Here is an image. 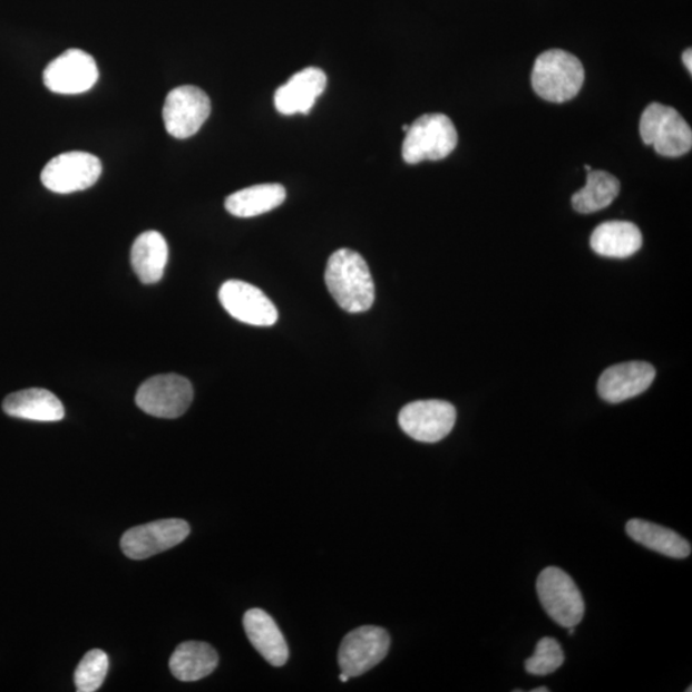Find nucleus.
<instances>
[{"label": "nucleus", "instance_id": "nucleus-14", "mask_svg": "<svg viewBox=\"0 0 692 692\" xmlns=\"http://www.w3.org/2000/svg\"><path fill=\"white\" fill-rule=\"evenodd\" d=\"M655 379V369L646 362H627L610 367L597 382V392L608 403L622 401L643 394Z\"/></svg>", "mask_w": 692, "mask_h": 692}, {"label": "nucleus", "instance_id": "nucleus-29", "mask_svg": "<svg viewBox=\"0 0 692 692\" xmlns=\"http://www.w3.org/2000/svg\"><path fill=\"white\" fill-rule=\"evenodd\" d=\"M408 127H409L408 125H405V126H403V130H405L406 133L408 131Z\"/></svg>", "mask_w": 692, "mask_h": 692}, {"label": "nucleus", "instance_id": "nucleus-16", "mask_svg": "<svg viewBox=\"0 0 692 692\" xmlns=\"http://www.w3.org/2000/svg\"><path fill=\"white\" fill-rule=\"evenodd\" d=\"M244 630L255 651L273 666L289 660V647L276 622L263 610H250L244 615Z\"/></svg>", "mask_w": 692, "mask_h": 692}, {"label": "nucleus", "instance_id": "nucleus-5", "mask_svg": "<svg viewBox=\"0 0 692 692\" xmlns=\"http://www.w3.org/2000/svg\"><path fill=\"white\" fill-rule=\"evenodd\" d=\"M537 595L549 617L564 628L576 627L585 615V602L575 581L561 568H545L537 578Z\"/></svg>", "mask_w": 692, "mask_h": 692}, {"label": "nucleus", "instance_id": "nucleus-4", "mask_svg": "<svg viewBox=\"0 0 692 692\" xmlns=\"http://www.w3.org/2000/svg\"><path fill=\"white\" fill-rule=\"evenodd\" d=\"M640 134L663 157L685 156L692 147V131L685 118L661 103L646 107L640 119Z\"/></svg>", "mask_w": 692, "mask_h": 692}, {"label": "nucleus", "instance_id": "nucleus-7", "mask_svg": "<svg viewBox=\"0 0 692 692\" xmlns=\"http://www.w3.org/2000/svg\"><path fill=\"white\" fill-rule=\"evenodd\" d=\"M101 175L99 158L85 152H68L49 162L42 169L41 183L48 191L71 194L89 189Z\"/></svg>", "mask_w": 692, "mask_h": 692}, {"label": "nucleus", "instance_id": "nucleus-10", "mask_svg": "<svg viewBox=\"0 0 692 692\" xmlns=\"http://www.w3.org/2000/svg\"><path fill=\"white\" fill-rule=\"evenodd\" d=\"M390 636L378 626L355 628L344 637L340 645L339 664L341 672L349 678H358L369 672L388 655Z\"/></svg>", "mask_w": 692, "mask_h": 692}, {"label": "nucleus", "instance_id": "nucleus-20", "mask_svg": "<svg viewBox=\"0 0 692 692\" xmlns=\"http://www.w3.org/2000/svg\"><path fill=\"white\" fill-rule=\"evenodd\" d=\"M218 661L217 652L209 644L187 641L170 656L169 670L179 681H199L217 669Z\"/></svg>", "mask_w": 692, "mask_h": 692}, {"label": "nucleus", "instance_id": "nucleus-8", "mask_svg": "<svg viewBox=\"0 0 692 692\" xmlns=\"http://www.w3.org/2000/svg\"><path fill=\"white\" fill-rule=\"evenodd\" d=\"M456 420V408L444 400L413 401L399 413L401 430L421 442H438L446 439Z\"/></svg>", "mask_w": 692, "mask_h": 692}, {"label": "nucleus", "instance_id": "nucleus-3", "mask_svg": "<svg viewBox=\"0 0 692 692\" xmlns=\"http://www.w3.org/2000/svg\"><path fill=\"white\" fill-rule=\"evenodd\" d=\"M457 144L458 133L448 116L423 115L408 127L401 154L407 164L417 165L423 160L447 158Z\"/></svg>", "mask_w": 692, "mask_h": 692}, {"label": "nucleus", "instance_id": "nucleus-6", "mask_svg": "<svg viewBox=\"0 0 692 692\" xmlns=\"http://www.w3.org/2000/svg\"><path fill=\"white\" fill-rule=\"evenodd\" d=\"M194 390L189 380L175 373L154 376L136 392V406L158 418L182 417L193 403Z\"/></svg>", "mask_w": 692, "mask_h": 692}, {"label": "nucleus", "instance_id": "nucleus-17", "mask_svg": "<svg viewBox=\"0 0 692 692\" xmlns=\"http://www.w3.org/2000/svg\"><path fill=\"white\" fill-rule=\"evenodd\" d=\"M8 416L36 422H58L65 417V407L53 392L28 389L8 396L3 401Z\"/></svg>", "mask_w": 692, "mask_h": 692}, {"label": "nucleus", "instance_id": "nucleus-12", "mask_svg": "<svg viewBox=\"0 0 692 692\" xmlns=\"http://www.w3.org/2000/svg\"><path fill=\"white\" fill-rule=\"evenodd\" d=\"M220 302L231 318L252 326L269 328L279 320V312L261 289L238 280H230L220 289Z\"/></svg>", "mask_w": 692, "mask_h": 692}, {"label": "nucleus", "instance_id": "nucleus-25", "mask_svg": "<svg viewBox=\"0 0 692 692\" xmlns=\"http://www.w3.org/2000/svg\"><path fill=\"white\" fill-rule=\"evenodd\" d=\"M564 653L557 640L544 637L538 641L536 651L525 663L526 672L534 676H546L561 669Z\"/></svg>", "mask_w": 692, "mask_h": 692}, {"label": "nucleus", "instance_id": "nucleus-27", "mask_svg": "<svg viewBox=\"0 0 692 692\" xmlns=\"http://www.w3.org/2000/svg\"><path fill=\"white\" fill-rule=\"evenodd\" d=\"M349 679H350V678L348 676V674H345V673L341 672V674H340V681H341V682H348V681H349Z\"/></svg>", "mask_w": 692, "mask_h": 692}, {"label": "nucleus", "instance_id": "nucleus-26", "mask_svg": "<svg viewBox=\"0 0 692 692\" xmlns=\"http://www.w3.org/2000/svg\"><path fill=\"white\" fill-rule=\"evenodd\" d=\"M682 59H683V64H685L689 72L691 74L692 72V50L688 49L685 53H683Z\"/></svg>", "mask_w": 692, "mask_h": 692}, {"label": "nucleus", "instance_id": "nucleus-1", "mask_svg": "<svg viewBox=\"0 0 692 692\" xmlns=\"http://www.w3.org/2000/svg\"><path fill=\"white\" fill-rule=\"evenodd\" d=\"M324 281L335 302L349 313L371 310L374 284L369 264L354 251L340 250L330 256Z\"/></svg>", "mask_w": 692, "mask_h": 692}, {"label": "nucleus", "instance_id": "nucleus-19", "mask_svg": "<svg viewBox=\"0 0 692 692\" xmlns=\"http://www.w3.org/2000/svg\"><path fill=\"white\" fill-rule=\"evenodd\" d=\"M168 262L166 238L157 231H147L131 247V264L143 284H156L164 277Z\"/></svg>", "mask_w": 692, "mask_h": 692}, {"label": "nucleus", "instance_id": "nucleus-9", "mask_svg": "<svg viewBox=\"0 0 692 692\" xmlns=\"http://www.w3.org/2000/svg\"><path fill=\"white\" fill-rule=\"evenodd\" d=\"M191 534L189 524L183 519H160L136 526L121 538V549L127 558L143 561L182 544Z\"/></svg>", "mask_w": 692, "mask_h": 692}, {"label": "nucleus", "instance_id": "nucleus-13", "mask_svg": "<svg viewBox=\"0 0 692 692\" xmlns=\"http://www.w3.org/2000/svg\"><path fill=\"white\" fill-rule=\"evenodd\" d=\"M99 77L94 58L80 49H68L45 70L46 87L57 94H81L90 90Z\"/></svg>", "mask_w": 692, "mask_h": 692}, {"label": "nucleus", "instance_id": "nucleus-11", "mask_svg": "<svg viewBox=\"0 0 692 692\" xmlns=\"http://www.w3.org/2000/svg\"><path fill=\"white\" fill-rule=\"evenodd\" d=\"M211 115V100L202 89L185 85L169 91L164 107L166 130L176 139H187L201 130Z\"/></svg>", "mask_w": 692, "mask_h": 692}, {"label": "nucleus", "instance_id": "nucleus-22", "mask_svg": "<svg viewBox=\"0 0 692 692\" xmlns=\"http://www.w3.org/2000/svg\"><path fill=\"white\" fill-rule=\"evenodd\" d=\"M285 199L284 186L261 184L231 194L225 202V207L235 217L251 218L280 207Z\"/></svg>", "mask_w": 692, "mask_h": 692}, {"label": "nucleus", "instance_id": "nucleus-28", "mask_svg": "<svg viewBox=\"0 0 692 692\" xmlns=\"http://www.w3.org/2000/svg\"><path fill=\"white\" fill-rule=\"evenodd\" d=\"M533 692H549V689H546V688L534 689Z\"/></svg>", "mask_w": 692, "mask_h": 692}, {"label": "nucleus", "instance_id": "nucleus-21", "mask_svg": "<svg viewBox=\"0 0 692 692\" xmlns=\"http://www.w3.org/2000/svg\"><path fill=\"white\" fill-rule=\"evenodd\" d=\"M626 533L632 540L645 548L674 559H685L691 554V544L673 529L647 523L644 519H631Z\"/></svg>", "mask_w": 692, "mask_h": 692}, {"label": "nucleus", "instance_id": "nucleus-18", "mask_svg": "<svg viewBox=\"0 0 692 692\" xmlns=\"http://www.w3.org/2000/svg\"><path fill=\"white\" fill-rule=\"evenodd\" d=\"M589 244L596 254L622 260L640 251L643 235L632 222L610 221L594 230Z\"/></svg>", "mask_w": 692, "mask_h": 692}, {"label": "nucleus", "instance_id": "nucleus-15", "mask_svg": "<svg viewBox=\"0 0 692 692\" xmlns=\"http://www.w3.org/2000/svg\"><path fill=\"white\" fill-rule=\"evenodd\" d=\"M328 76L318 67H308L292 76L275 94V107L281 115H308L315 100L326 89Z\"/></svg>", "mask_w": 692, "mask_h": 692}, {"label": "nucleus", "instance_id": "nucleus-24", "mask_svg": "<svg viewBox=\"0 0 692 692\" xmlns=\"http://www.w3.org/2000/svg\"><path fill=\"white\" fill-rule=\"evenodd\" d=\"M108 670V655L100 651V649H92V651L84 655L81 662L77 665L75 671L76 690L79 692L98 691L107 678Z\"/></svg>", "mask_w": 692, "mask_h": 692}, {"label": "nucleus", "instance_id": "nucleus-2", "mask_svg": "<svg viewBox=\"0 0 692 692\" xmlns=\"http://www.w3.org/2000/svg\"><path fill=\"white\" fill-rule=\"evenodd\" d=\"M583 64L566 50L552 49L537 57L533 70V87L538 97L552 103L574 99L583 88Z\"/></svg>", "mask_w": 692, "mask_h": 692}, {"label": "nucleus", "instance_id": "nucleus-23", "mask_svg": "<svg viewBox=\"0 0 692 692\" xmlns=\"http://www.w3.org/2000/svg\"><path fill=\"white\" fill-rule=\"evenodd\" d=\"M621 185L617 177L605 170H589L583 189L572 196V205L579 213L600 212L617 198Z\"/></svg>", "mask_w": 692, "mask_h": 692}]
</instances>
